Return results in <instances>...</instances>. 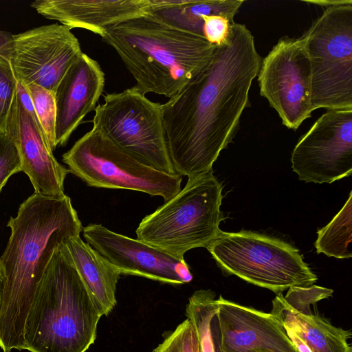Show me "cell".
I'll list each match as a JSON object with an SVG mask.
<instances>
[{
	"label": "cell",
	"mask_w": 352,
	"mask_h": 352,
	"mask_svg": "<svg viewBox=\"0 0 352 352\" xmlns=\"http://www.w3.org/2000/svg\"><path fill=\"white\" fill-rule=\"evenodd\" d=\"M261 61L250 31L234 22L208 65L162 104L168 151L177 174L189 178L212 169L238 130Z\"/></svg>",
	"instance_id": "cell-1"
},
{
	"label": "cell",
	"mask_w": 352,
	"mask_h": 352,
	"mask_svg": "<svg viewBox=\"0 0 352 352\" xmlns=\"http://www.w3.org/2000/svg\"><path fill=\"white\" fill-rule=\"evenodd\" d=\"M7 226L11 234L0 257V348L25 349L26 318L45 270L56 249L80 236L82 223L66 195L34 192L19 206Z\"/></svg>",
	"instance_id": "cell-2"
},
{
	"label": "cell",
	"mask_w": 352,
	"mask_h": 352,
	"mask_svg": "<svg viewBox=\"0 0 352 352\" xmlns=\"http://www.w3.org/2000/svg\"><path fill=\"white\" fill-rule=\"evenodd\" d=\"M101 38L116 50L139 92L168 98L208 65L216 47L148 14L108 28Z\"/></svg>",
	"instance_id": "cell-3"
},
{
	"label": "cell",
	"mask_w": 352,
	"mask_h": 352,
	"mask_svg": "<svg viewBox=\"0 0 352 352\" xmlns=\"http://www.w3.org/2000/svg\"><path fill=\"white\" fill-rule=\"evenodd\" d=\"M102 314L64 243L54 251L32 302L24 329L30 352H85Z\"/></svg>",
	"instance_id": "cell-4"
},
{
	"label": "cell",
	"mask_w": 352,
	"mask_h": 352,
	"mask_svg": "<svg viewBox=\"0 0 352 352\" xmlns=\"http://www.w3.org/2000/svg\"><path fill=\"white\" fill-rule=\"evenodd\" d=\"M223 186L212 169L188 178L184 188L151 214L136 229L137 239L173 256L207 248L220 234Z\"/></svg>",
	"instance_id": "cell-5"
},
{
	"label": "cell",
	"mask_w": 352,
	"mask_h": 352,
	"mask_svg": "<svg viewBox=\"0 0 352 352\" xmlns=\"http://www.w3.org/2000/svg\"><path fill=\"white\" fill-rule=\"evenodd\" d=\"M206 248L224 274L277 294L317 280L298 250L278 238L249 230L221 231Z\"/></svg>",
	"instance_id": "cell-6"
},
{
	"label": "cell",
	"mask_w": 352,
	"mask_h": 352,
	"mask_svg": "<svg viewBox=\"0 0 352 352\" xmlns=\"http://www.w3.org/2000/svg\"><path fill=\"white\" fill-rule=\"evenodd\" d=\"M300 38L309 58L313 111L352 109V1L326 7Z\"/></svg>",
	"instance_id": "cell-7"
},
{
	"label": "cell",
	"mask_w": 352,
	"mask_h": 352,
	"mask_svg": "<svg viewBox=\"0 0 352 352\" xmlns=\"http://www.w3.org/2000/svg\"><path fill=\"white\" fill-rule=\"evenodd\" d=\"M62 157L69 173L89 186L140 191L164 202L181 190L182 176L142 164L94 126Z\"/></svg>",
	"instance_id": "cell-8"
},
{
	"label": "cell",
	"mask_w": 352,
	"mask_h": 352,
	"mask_svg": "<svg viewBox=\"0 0 352 352\" xmlns=\"http://www.w3.org/2000/svg\"><path fill=\"white\" fill-rule=\"evenodd\" d=\"M95 109L93 126L142 164L175 175L166 144L162 104L134 87L104 96Z\"/></svg>",
	"instance_id": "cell-9"
},
{
	"label": "cell",
	"mask_w": 352,
	"mask_h": 352,
	"mask_svg": "<svg viewBox=\"0 0 352 352\" xmlns=\"http://www.w3.org/2000/svg\"><path fill=\"white\" fill-rule=\"evenodd\" d=\"M260 93L288 129L296 130L313 111L308 54L301 38L283 36L262 60Z\"/></svg>",
	"instance_id": "cell-10"
},
{
	"label": "cell",
	"mask_w": 352,
	"mask_h": 352,
	"mask_svg": "<svg viewBox=\"0 0 352 352\" xmlns=\"http://www.w3.org/2000/svg\"><path fill=\"white\" fill-rule=\"evenodd\" d=\"M300 180L331 184L352 173V109H329L302 135L291 157Z\"/></svg>",
	"instance_id": "cell-11"
},
{
	"label": "cell",
	"mask_w": 352,
	"mask_h": 352,
	"mask_svg": "<svg viewBox=\"0 0 352 352\" xmlns=\"http://www.w3.org/2000/svg\"><path fill=\"white\" fill-rule=\"evenodd\" d=\"M71 28L53 23L13 35L11 68L17 82L37 85L53 94L82 53Z\"/></svg>",
	"instance_id": "cell-12"
},
{
	"label": "cell",
	"mask_w": 352,
	"mask_h": 352,
	"mask_svg": "<svg viewBox=\"0 0 352 352\" xmlns=\"http://www.w3.org/2000/svg\"><path fill=\"white\" fill-rule=\"evenodd\" d=\"M87 243L120 274L163 283L182 285L192 279L184 258L173 256L141 241L114 232L101 224L82 228Z\"/></svg>",
	"instance_id": "cell-13"
},
{
	"label": "cell",
	"mask_w": 352,
	"mask_h": 352,
	"mask_svg": "<svg viewBox=\"0 0 352 352\" xmlns=\"http://www.w3.org/2000/svg\"><path fill=\"white\" fill-rule=\"evenodd\" d=\"M216 316L222 352H298L277 318L220 296Z\"/></svg>",
	"instance_id": "cell-14"
},
{
	"label": "cell",
	"mask_w": 352,
	"mask_h": 352,
	"mask_svg": "<svg viewBox=\"0 0 352 352\" xmlns=\"http://www.w3.org/2000/svg\"><path fill=\"white\" fill-rule=\"evenodd\" d=\"M6 133L18 148L21 171L28 176L34 192L48 196L64 195V182L69 171L56 160L37 117L23 107L17 93Z\"/></svg>",
	"instance_id": "cell-15"
},
{
	"label": "cell",
	"mask_w": 352,
	"mask_h": 352,
	"mask_svg": "<svg viewBox=\"0 0 352 352\" xmlns=\"http://www.w3.org/2000/svg\"><path fill=\"white\" fill-rule=\"evenodd\" d=\"M104 87V74L100 65L82 52L67 69L54 93L56 146H65L84 118L95 110Z\"/></svg>",
	"instance_id": "cell-16"
},
{
	"label": "cell",
	"mask_w": 352,
	"mask_h": 352,
	"mask_svg": "<svg viewBox=\"0 0 352 352\" xmlns=\"http://www.w3.org/2000/svg\"><path fill=\"white\" fill-rule=\"evenodd\" d=\"M44 17L102 36L108 28L147 15L150 0H36L30 5Z\"/></svg>",
	"instance_id": "cell-17"
},
{
	"label": "cell",
	"mask_w": 352,
	"mask_h": 352,
	"mask_svg": "<svg viewBox=\"0 0 352 352\" xmlns=\"http://www.w3.org/2000/svg\"><path fill=\"white\" fill-rule=\"evenodd\" d=\"M270 314L283 329L296 334L310 352H351L348 343L351 332L333 326L318 313H312L311 305H289L280 293L272 300Z\"/></svg>",
	"instance_id": "cell-18"
},
{
	"label": "cell",
	"mask_w": 352,
	"mask_h": 352,
	"mask_svg": "<svg viewBox=\"0 0 352 352\" xmlns=\"http://www.w3.org/2000/svg\"><path fill=\"white\" fill-rule=\"evenodd\" d=\"M65 244L100 314L108 315L116 304V285L120 273L80 236L69 239Z\"/></svg>",
	"instance_id": "cell-19"
},
{
	"label": "cell",
	"mask_w": 352,
	"mask_h": 352,
	"mask_svg": "<svg viewBox=\"0 0 352 352\" xmlns=\"http://www.w3.org/2000/svg\"><path fill=\"white\" fill-rule=\"evenodd\" d=\"M244 2L243 0H150L148 14L179 29L203 36L204 16L222 15L234 23V16Z\"/></svg>",
	"instance_id": "cell-20"
},
{
	"label": "cell",
	"mask_w": 352,
	"mask_h": 352,
	"mask_svg": "<svg viewBox=\"0 0 352 352\" xmlns=\"http://www.w3.org/2000/svg\"><path fill=\"white\" fill-rule=\"evenodd\" d=\"M352 192L346 203L333 219L317 232L315 242L317 253L327 256L349 258L352 256L349 245L352 231Z\"/></svg>",
	"instance_id": "cell-21"
},
{
	"label": "cell",
	"mask_w": 352,
	"mask_h": 352,
	"mask_svg": "<svg viewBox=\"0 0 352 352\" xmlns=\"http://www.w3.org/2000/svg\"><path fill=\"white\" fill-rule=\"evenodd\" d=\"M217 309L215 294L210 289L196 291L189 298L186 315L195 331L200 352H214L211 321Z\"/></svg>",
	"instance_id": "cell-22"
},
{
	"label": "cell",
	"mask_w": 352,
	"mask_h": 352,
	"mask_svg": "<svg viewBox=\"0 0 352 352\" xmlns=\"http://www.w3.org/2000/svg\"><path fill=\"white\" fill-rule=\"evenodd\" d=\"M25 86L32 98L38 122L53 152L57 146L55 138L56 105L54 94L34 83Z\"/></svg>",
	"instance_id": "cell-23"
},
{
	"label": "cell",
	"mask_w": 352,
	"mask_h": 352,
	"mask_svg": "<svg viewBox=\"0 0 352 352\" xmlns=\"http://www.w3.org/2000/svg\"><path fill=\"white\" fill-rule=\"evenodd\" d=\"M198 347L194 327L190 320L186 319L168 333L151 352H196Z\"/></svg>",
	"instance_id": "cell-24"
},
{
	"label": "cell",
	"mask_w": 352,
	"mask_h": 352,
	"mask_svg": "<svg viewBox=\"0 0 352 352\" xmlns=\"http://www.w3.org/2000/svg\"><path fill=\"white\" fill-rule=\"evenodd\" d=\"M17 81L10 63L0 61V133H6Z\"/></svg>",
	"instance_id": "cell-25"
},
{
	"label": "cell",
	"mask_w": 352,
	"mask_h": 352,
	"mask_svg": "<svg viewBox=\"0 0 352 352\" xmlns=\"http://www.w3.org/2000/svg\"><path fill=\"white\" fill-rule=\"evenodd\" d=\"M21 171V160L17 146L6 133H0V192L8 179Z\"/></svg>",
	"instance_id": "cell-26"
},
{
	"label": "cell",
	"mask_w": 352,
	"mask_h": 352,
	"mask_svg": "<svg viewBox=\"0 0 352 352\" xmlns=\"http://www.w3.org/2000/svg\"><path fill=\"white\" fill-rule=\"evenodd\" d=\"M203 36L211 44L216 46L223 44L227 39L230 25L234 23L227 17L209 15L203 17Z\"/></svg>",
	"instance_id": "cell-27"
},
{
	"label": "cell",
	"mask_w": 352,
	"mask_h": 352,
	"mask_svg": "<svg viewBox=\"0 0 352 352\" xmlns=\"http://www.w3.org/2000/svg\"><path fill=\"white\" fill-rule=\"evenodd\" d=\"M12 51L13 35L8 32L0 30V61L10 64Z\"/></svg>",
	"instance_id": "cell-28"
},
{
	"label": "cell",
	"mask_w": 352,
	"mask_h": 352,
	"mask_svg": "<svg viewBox=\"0 0 352 352\" xmlns=\"http://www.w3.org/2000/svg\"><path fill=\"white\" fill-rule=\"evenodd\" d=\"M211 334L214 352H222L219 344V325L216 315L212 318L211 321Z\"/></svg>",
	"instance_id": "cell-29"
},
{
	"label": "cell",
	"mask_w": 352,
	"mask_h": 352,
	"mask_svg": "<svg viewBox=\"0 0 352 352\" xmlns=\"http://www.w3.org/2000/svg\"><path fill=\"white\" fill-rule=\"evenodd\" d=\"M2 283H3V278H2L1 267H0V299H1V296Z\"/></svg>",
	"instance_id": "cell-30"
}]
</instances>
